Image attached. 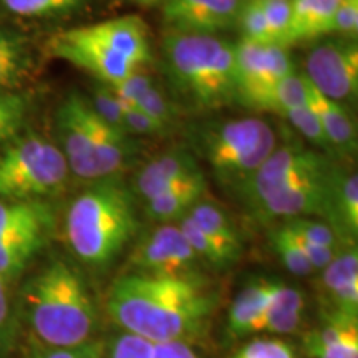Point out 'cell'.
<instances>
[{"instance_id":"cell-1","label":"cell","mask_w":358,"mask_h":358,"mask_svg":"<svg viewBox=\"0 0 358 358\" xmlns=\"http://www.w3.org/2000/svg\"><path fill=\"white\" fill-rule=\"evenodd\" d=\"M217 297L203 279L127 272L110 285L105 310L123 332L150 343H192L208 329Z\"/></svg>"},{"instance_id":"cell-2","label":"cell","mask_w":358,"mask_h":358,"mask_svg":"<svg viewBox=\"0 0 358 358\" xmlns=\"http://www.w3.org/2000/svg\"><path fill=\"white\" fill-rule=\"evenodd\" d=\"M337 166L315 148L277 145L237 194L261 221L315 217L329 224Z\"/></svg>"},{"instance_id":"cell-3","label":"cell","mask_w":358,"mask_h":358,"mask_svg":"<svg viewBox=\"0 0 358 358\" xmlns=\"http://www.w3.org/2000/svg\"><path fill=\"white\" fill-rule=\"evenodd\" d=\"M131 189L116 178L101 179L71 201L65 216V239L85 266L106 268L138 231Z\"/></svg>"},{"instance_id":"cell-4","label":"cell","mask_w":358,"mask_h":358,"mask_svg":"<svg viewBox=\"0 0 358 358\" xmlns=\"http://www.w3.org/2000/svg\"><path fill=\"white\" fill-rule=\"evenodd\" d=\"M24 303L27 322L45 347H80L95 340V301L65 261L50 262L27 284Z\"/></svg>"},{"instance_id":"cell-5","label":"cell","mask_w":358,"mask_h":358,"mask_svg":"<svg viewBox=\"0 0 358 358\" xmlns=\"http://www.w3.org/2000/svg\"><path fill=\"white\" fill-rule=\"evenodd\" d=\"M47 52L110 87L153 60L150 30L138 15L62 30L48 40Z\"/></svg>"},{"instance_id":"cell-6","label":"cell","mask_w":358,"mask_h":358,"mask_svg":"<svg viewBox=\"0 0 358 358\" xmlns=\"http://www.w3.org/2000/svg\"><path fill=\"white\" fill-rule=\"evenodd\" d=\"M161 48L169 82L194 108L236 101V45L213 34L166 32Z\"/></svg>"},{"instance_id":"cell-7","label":"cell","mask_w":358,"mask_h":358,"mask_svg":"<svg viewBox=\"0 0 358 358\" xmlns=\"http://www.w3.org/2000/svg\"><path fill=\"white\" fill-rule=\"evenodd\" d=\"M55 127L70 173L85 181L116 178L133 158L131 136L103 122L82 93L71 92L60 103Z\"/></svg>"},{"instance_id":"cell-8","label":"cell","mask_w":358,"mask_h":358,"mask_svg":"<svg viewBox=\"0 0 358 358\" xmlns=\"http://www.w3.org/2000/svg\"><path fill=\"white\" fill-rule=\"evenodd\" d=\"M194 146L219 185L237 192L275 150L277 136L261 118H237L199 128Z\"/></svg>"},{"instance_id":"cell-9","label":"cell","mask_w":358,"mask_h":358,"mask_svg":"<svg viewBox=\"0 0 358 358\" xmlns=\"http://www.w3.org/2000/svg\"><path fill=\"white\" fill-rule=\"evenodd\" d=\"M0 150V198L40 201L64 189L70 169L55 143L35 133L13 136Z\"/></svg>"},{"instance_id":"cell-10","label":"cell","mask_w":358,"mask_h":358,"mask_svg":"<svg viewBox=\"0 0 358 358\" xmlns=\"http://www.w3.org/2000/svg\"><path fill=\"white\" fill-rule=\"evenodd\" d=\"M290 73L294 64L285 47L248 40L236 45V101L244 106L267 111L275 87Z\"/></svg>"},{"instance_id":"cell-11","label":"cell","mask_w":358,"mask_h":358,"mask_svg":"<svg viewBox=\"0 0 358 358\" xmlns=\"http://www.w3.org/2000/svg\"><path fill=\"white\" fill-rule=\"evenodd\" d=\"M204 262L192 250L178 222L159 224L134 245L128 272L176 279H203Z\"/></svg>"},{"instance_id":"cell-12","label":"cell","mask_w":358,"mask_h":358,"mask_svg":"<svg viewBox=\"0 0 358 358\" xmlns=\"http://www.w3.org/2000/svg\"><path fill=\"white\" fill-rule=\"evenodd\" d=\"M303 75L322 95L335 101L355 98L358 92L357 38L325 40L315 45L306 58Z\"/></svg>"},{"instance_id":"cell-13","label":"cell","mask_w":358,"mask_h":358,"mask_svg":"<svg viewBox=\"0 0 358 358\" xmlns=\"http://www.w3.org/2000/svg\"><path fill=\"white\" fill-rule=\"evenodd\" d=\"M320 313L358 319V252L357 244H347L315 279Z\"/></svg>"},{"instance_id":"cell-14","label":"cell","mask_w":358,"mask_h":358,"mask_svg":"<svg viewBox=\"0 0 358 358\" xmlns=\"http://www.w3.org/2000/svg\"><path fill=\"white\" fill-rule=\"evenodd\" d=\"M243 0H163L168 32L213 34L236 27Z\"/></svg>"},{"instance_id":"cell-15","label":"cell","mask_w":358,"mask_h":358,"mask_svg":"<svg viewBox=\"0 0 358 358\" xmlns=\"http://www.w3.org/2000/svg\"><path fill=\"white\" fill-rule=\"evenodd\" d=\"M203 173L198 159L186 150H173L155 156L143 166L133 179L134 198L143 203L159 192L176 186L182 179Z\"/></svg>"},{"instance_id":"cell-16","label":"cell","mask_w":358,"mask_h":358,"mask_svg":"<svg viewBox=\"0 0 358 358\" xmlns=\"http://www.w3.org/2000/svg\"><path fill=\"white\" fill-rule=\"evenodd\" d=\"M303 80H306L307 103L319 118L332 156L350 159L357 153V128L352 115L342 105V101H335L332 98L322 95L319 90L308 82L306 75H303Z\"/></svg>"},{"instance_id":"cell-17","label":"cell","mask_w":358,"mask_h":358,"mask_svg":"<svg viewBox=\"0 0 358 358\" xmlns=\"http://www.w3.org/2000/svg\"><path fill=\"white\" fill-rule=\"evenodd\" d=\"M308 358H358V319L320 313V324L303 337Z\"/></svg>"},{"instance_id":"cell-18","label":"cell","mask_w":358,"mask_h":358,"mask_svg":"<svg viewBox=\"0 0 358 358\" xmlns=\"http://www.w3.org/2000/svg\"><path fill=\"white\" fill-rule=\"evenodd\" d=\"M280 282L254 280L241 290L231 303L226 319V334L232 340L250 337L254 325L266 312Z\"/></svg>"},{"instance_id":"cell-19","label":"cell","mask_w":358,"mask_h":358,"mask_svg":"<svg viewBox=\"0 0 358 358\" xmlns=\"http://www.w3.org/2000/svg\"><path fill=\"white\" fill-rule=\"evenodd\" d=\"M206 189H208V182H206L204 173L182 179L176 186L145 201L146 216L159 224L178 222L179 219L189 214L192 206L203 201Z\"/></svg>"},{"instance_id":"cell-20","label":"cell","mask_w":358,"mask_h":358,"mask_svg":"<svg viewBox=\"0 0 358 358\" xmlns=\"http://www.w3.org/2000/svg\"><path fill=\"white\" fill-rule=\"evenodd\" d=\"M329 226L345 244H357L358 234V174L337 166L334 179Z\"/></svg>"},{"instance_id":"cell-21","label":"cell","mask_w":358,"mask_h":358,"mask_svg":"<svg viewBox=\"0 0 358 358\" xmlns=\"http://www.w3.org/2000/svg\"><path fill=\"white\" fill-rule=\"evenodd\" d=\"M306 315V297L301 289L280 282L279 289L266 312L254 325L252 334H294L302 327Z\"/></svg>"},{"instance_id":"cell-22","label":"cell","mask_w":358,"mask_h":358,"mask_svg":"<svg viewBox=\"0 0 358 358\" xmlns=\"http://www.w3.org/2000/svg\"><path fill=\"white\" fill-rule=\"evenodd\" d=\"M342 0H290L287 47L329 35L334 13Z\"/></svg>"},{"instance_id":"cell-23","label":"cell","mask_w":358,"mask_h":358,"mask_svg":"<svg viewBox=\"0 0 358 358\" xmlns=\"http://www.w3.org/2000/svg\"><path fill=\"white\" fill-rule=\"evenodd\" d=\"M35 65L30 38L17 30L0 29V90H15Z\"/></svg>"},{"instance_id":"cell-24","label":"cell","mask_w":358,"mask_h":358,"mask_svg":"<svg viewBox=\"0 0 358 358\" xmlns=\"http://www.w3.org/2000/svg\"><path fill=\"white\" fill-rule=\"evenodd\" d=\"M192 221L214 241L227 261L234 264L243 254V243L236 226L219 206L208 201H199L187 214Z\"/></svg>"},{"instance_id":"cell-25","label":"cell","mask_w":358,"mask_h":358,"mask_svg":"<svg viewBox=\"0 0 358 358\" xmlns=\"http://www.w3.org/2000/svg\"><path fill=\"white\" fill-rule=\"evenodd\" d=\"M50 224V208L42 201L0 199V241L25 232H47Z\"/></svg>"},{"instance_id":"cell-26","label":"cell","mask_w":358,"mask_h":358,"mask_svg":"<svg viewBox=\"0 0 358 358\" xmlns=\"http://www.w3.org/2000/svg\"><path fill=\"white\" fill-rule=\"evenodd\" d=\"M47 232H25L0 241V279H15L42 248Z\"/></svg>"},{"instance_id":"cell-27","label":"cell","mask_w":358,"mask_h":358,"mask_svg":"<svg viewBox=\"0 0 358 358\" xmlns=\"http://www.w3.org/2000/svg\"><path fill=\"white\" fill-rule=\"evenodd\" d=\"M87 0H0L8 13L24 19H48L80 10Z\"/></svg>"},{"instance_id":"cell-28","label":"cell","mask_w":358,"mask_h":358,"mask_svg":"<svg viewBox=\"0 0 358 358\" xmlns=\"http://www.w3.org/2000/svg\"><path fill=\"white\" fill-rule=\"evenodd\" d=\"M268 239H271L272 249H274L277 257L280 259L282 266L287 268L290 274L297 277H308L315 274V268L312 267L310 261L306 257L302 249L299 248L297 243L292 239V236L284 227H275L271 232Z\"/></svg>"},{"instance_id":"cell-29","label":"cell","mask_w":358,"mask_h":358,"mask_svg":"<svg viewBox=\"0 0 358 358\" xmlns=\"http://www.w3.org/2000/svg\"><path fill=\"white\" fill-rule=\"evenodd\" d=\"M282 226L292 232V234L308 241V243L322 245V248L335 250V252H338L343 245H347L345 243H342V239L337 236V232H335L325 221H322V219L292 217L282 222Z\"/></svg>"},{"instance_id":"cell-30","label":"cell","mask_w":358,"mask_h":358,"mask_svg":"<svg viewBox=\"0 0 358 358\" xmlns=\"http://www.w3.org/2000/svg\"><path fill=\"white\" fill-rule=\"evenodd\" d=\"M277 115L282 116L284 120H287V122L302 134L303 140L315 146V150L332 156V151H330L329 143H327V138L324 134V129L320 127L319 118H317L315 111L312 110V106L308 105V103L302 106H294V108H285L279 111Z\"/></svg>"},{"instance_id":"cell-31","label":"cell","mask_w":358,"mask_h":358,"mask_svg":"<svg viewBox=\"0 0 358 358\" xmlns=\"http://www.w3.org/2000/svg\"><path fill=\"white\" fill-rule=\"evenodd\" d=\"M178 226L181 227L182 234L187 239V243L198 254L201 261L204 264H209V266L216 267V268H224L227 266H231V262L227 261V257L221 252V249L214 244V241L209 237L206 232L201 229V227L196 224L189 216H185L182 219H179Z\"/></svg>"},{"instance_id":"cell-32","label":"cell","mask_w":358,"mask_h":358,"mask_svg":"<svg viewBox=\"0 0 358 358\" xmlns=\"http://www.w3.org/2000/svg\"><path fill=\"white\" fill-rule=\"evenodd\" d=\"M236 27L241 30L243 40L256 43H272L261 0H245V2L243 0Z\"/></svg>"},{"instance_id":"cell-33","label":"cell","mask_w":358,"mask_h":358,"mask_svg":"<svg viewBox=\"0 0 358 358\" xmlns=\"http://www.w3.org/2000/svg\"><path fill=\"white\" fill-rule=\"evenodd\" d=\"M302 105H307L306 80H303L302 73H295L294 71L277 85L274 93H272L267 111L279 113L285 108H294V106Z\"/></svg>"},{"instance_id":"cell-34","label":"cell","mask_w":358,"mask_h":358,"mask_svg":"<svg viewBox=\"0 0 358 358\" xmlns=\"http://www.w3.org/2000/svg\"><path fill=\"white\" fill-rule=\"evenodd\" d=\"M90 105L95 113L100 116L105 123L113 127L120 131L127 133L123 122V105L118 95L111 90L110 85H100L93 88L92 96L88 98ZM128 134V133H127Z\"/></svg>"},{"instance_id":"cell-35","label":"cell","mask_w":358,"mask_h":358,"mask_svg":"<svg viewBox=\"0 0 358 358\" xmlns=\"http://www.w3.org/2000/svg\"><path fill=\"white\" fill-rule=\"evenodd\" d=\"M272 43L287 48L290 0H261Z\"/></svg>"},{"instance_id":"cell-36","label":"cell","mask_w":358,"mask_h":358,"mask_svg":"<svg viewBox=\"0 0 358 358\" xmlns=\"http://www.w3.org/2000/svg\"><path fill=\"white\" fill-rule=\"evenodd\" d=\"M120 98V96H118ZM122 100V98H120ZM123 105V122L124 129L129 136H164L168 133V128H164L163 124L151 118L150 115H146L145 111L138 108L136 105L122 100Z\"/></svg>"},{"instance_id":"cell-37","label":"cell","mask_w":358,"mask_h":358,"mask_svg":"<svg viewBox=\"0 0 358 358\" xmlns=\"http://www.w3.org/2000/svg\"><path fill=\"white\" fill-rule=\"evenodd\" d=\"M134 105L145 111L146 115H150L156 122L163 124L164 128H169V124L174 120V115H176V108H174L173 103L168 100L166 95L156 85L148 90Z\"/></svg>"},{"instance_id":"cell-38","label":"cell","mask_w":358,"mask_h":358,"mask_svg":"<svg viewBox=\"0 0 358 358\" xmlns=\"http://www.w3.org/2000/svg\"><path fill=\"white\" fill-rule=\"evenodd\" d=\"M103 358H151V343L123 332L105 343Z\"/></svg>"},{"instance_id":"cell-39","label":"cell","mask_w":358,"mask_h":358,"mask_svg":"<svg viewBox=\"0 0 358 358\" xmlns=\"http://www.w3.org/2000/svg\"><path fill=\"white\" fill-rule=\"evenodd\" d=\"M29 101L15 90H0V128L19 129Z\"/></svg>"},{"instance_id":"cell-40","label":"cell","mask_w":358,"mask_h":358,"mask_svg":"<svg viewBox=\"0 0 358 358\" xmlns=\"http://www.w3.org/2000/svg\"><path fill=\"white\" fill-rule=\"evenodd\" d=\"M232 358H295V353L284 340L254 338Z\"/></svg>"},{"instance_id":"cell-41","label":"cell","mask_w":358,"mask_h":358,"mask_svg":"<svg viewBox=\"0 0 358 358\" xmlns=\"http://www.w3.org/2000/svg\"><path fill=\"white\" fill-rule=\"evenodd\" d=\"M153 85L155 83L151 75L145 71V66H141V69L134 70L131 75H128V77L122 80V82L111 85V90H113L122 100L134 105V103L140 100Z\"/></svg>"},{"instance_id":"cell-42","label":"cell","mask_w":358,"mask_h":358,"mask_svg":"<svg viewBox=\"0 0 358 358\" xmlns=\"http://www.w3.org/2000/svg\"><path fill=\"white\" fill-rule=\"evenodd\" d=\"M358 32V0H342L334 13L329 35L337 34L342 38H357Z\"/></svg>"},{"instance_id":"cell-43","label":"cell","mask_w":358,"mask_h":358,"mask_svg":"<svg viewBox=\"0 0 358 358\" xmlns=\"http://www.w3.org/2000/svg\"><path fill=\"white\" fill-rule=\"evenodd\" d=\"M151 358H199L189 342L173 340V342L151 343Z\"/></svg>"},{"instance_id":"cell-44","label":"cell","mask_w":358,"mask_h":358,"mask_svg":"<svg viewBox=\"0 0 358 358\" xmlns=\"http://www.w3.org/2000/svg\"><path fill=\"white\" fill-rule=\"evenodd\" d=\"M10 301H8L7 282L0 279V350L7 347L10 337Z\"/></svg>"},{"instance_id":"cell-45","label":"cell","mask_w":358,"mask_h":358,"mask_svg":"<svg viewBox=\"0 0 358 358\" xmlns=\"http://www.w3.org/2000/svg\"><path fill=\"white\" fill-rule=\"evenodd\" d=\"M96 340V338H95ZM83 343L80 347H69V348H58V347H45L42 350L30 353L29 357L25 358H83L87 355V352L90 350V347L93 345V342Z\"/></svg>"},{"instance_id":"cell-46","label":"cell","mask_w":358,"mask_h":358,"mask_svg":"<svg viewBox=\"0 0 358 358\" xmlns=\"http://www.w3.org/2000/svg\"><path fill=\"white\" fill-rule=\"evenodd\" d=\"M103 355H105V342L96 338L83 358H103Z\"/></svg>"},{"instance_id":"cell-47","label":"cell","mask_w":358,"mask_h":358,"mask_svg":"<svg viewBox=\"0 0 358 358\" xmlns=\"http://www.w3.org/2000/svg\"><path fill=\"white\" fill-rule=\"evenodd\" d=\"M19 129H7V128H0V146L3 145L7 140H10V138L15 134Z\"/></svg>"},{"instance_id":"cell-48","label":"cell","mask_w":358,"mask_h":358,"mask_svg":"<svg viewBox=\"0 0 358 358\" xmlns=\"http://www.w3.org/2000/svg\"><path fill=\"white\" fill-rule=\"evenodd\" d=\"M131 2L143 7H153V6H159V3H163V0H131Z\"/></svg>"}]
</instances>
